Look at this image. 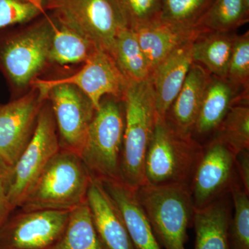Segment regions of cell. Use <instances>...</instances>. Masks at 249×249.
Listing matches in <instances>:
<instances>
[{
	"instance_id": "1",
	"label": "cell",
	"mask_w": 249,
	"mask_h": 249,
	"mask_svg": "<svg viewBox=\"0 0 249 249\" xmlns=\"http://www.w3.org/2000/svg\"><path fill=\"white\" fill-rule=\"evenodd\" d=\"M91 179L78 154L60 149L17 209L71 211L87 200Z\"/></svg>"
},
{
	"instance_id": "2",
	"label": "cell",
	"mask_w": 249,
	"mask_h": 249,
	"mask_svg": "<svg viewBox=\"0 0 249 249\" xmlns=\"http://www.w3.org/2000/svg\"><path fill=\"white\" fill-rule=\"evenodd\" d=\"M124 127L121 178L134 189L145 184L144 165L156 121L155 93L150 79L129 81L124 98Z\"/></svg>"
},
{
	"instance_id": "3",
	"label": "cell",
	"mask_w": 249,
	"mask_h": 249,
	"mask_svg": "<svg viewBox=\"0 0 249 249\" xmlns=\"http://www.w3.org/2000/svg\"><path fill=\"white\" fill-rule=\"evenodd\" d=\"M124 127V102L105 96L95 112L80 157L91 178L121 181Z\"/></svg>"
},
{
	"instance_id": "4",
	"label": "cell",
	"mask_w": 249,
	"mask_h": 249,
	"mask_svg": "<svg viewBox=\"0 0 249 249\" xmlns=\"http://www.w3.org/2000/svg\"><path fill=\"white\" fill-rule=\"evenodd\" d=\"M136 192L160 245L165 249H185L195 209L189 186L145 183Z\"/></svg>"
},
{
	"instance_id": "5",
	"label": "cell",
	"mask_w": 249,
	"mask_h": 249,
	"mask_svg": "<svg viewBox=\"0 0 249 249\" xmlns=\"http://www.w3.org/2000/svg\"><path fill=\"white\" fill-rule=\"evenodd\" d=\"M202 148L195 139L179 135L165 119L157 116L145 155V183L189 186Z\"/></svg>"
},
{
	"instance_id": "6",
	"label": "cell",
	"mask_w": 249,
	"mask_h": 249,
	"mask_svg": "<svg viewBox=\"0 0 249 249\" xmlns=\"http://www.w3.org/2000/svg\"><path fill=\"white\" fill-rule=\"evenodd\" d=\"M54 24L53 18H45L24 31L0 37V71L13 89L31 86L48 65Z\"/></svg>"
},
{
	"instance_id": "7",
	"label": "cell",
	"mask_w": 249,
	"mask_h": 249,
	"mask_svg": "<svg viewBox=\"0 0 249 249\" xmlns=\"http://www.w3.org/2000/svg\"><path fill=\"white\" fill-rule=\"evenodd\" d=\"M60 149L55 118L47 99L41 107L32 138L5 177L6 194L14 210L20 206L46 165Z\"/></svg>"
},
{
	"instance_id": "8",
	"label": "cell",
	"mask_w": 249,
	"mask_h": 249,
	"mask_svg": "<svg viewBox=\"0 0 249 249\" xmlns=\"http://www.w3.org/2000/svg\"><path fill=\"white\" fill-rule=\"evenodd\" d=\"M53 18L110 53L118 32L124 28L113 0H42Z\"/></svg>"
},
{
	"instance_id": "9",
	"label": "cell",
	"mask_w": 249,
	"mask_h": 249,
	"mask_svg": "<svg viewBox=\"0 0 249 249\" xmlns=\"http://www.w3.org/2000/svg\"><path fill=\"white\" fill-rule=\"evenodd\" d=\"M129 83L110 54L98 48L85 62L84 66L72 76L50 80L36 78L31 86L37 88L42 97L47 99V93L52 87L59 84L74 85L89 98L97 110L105 96L124 101Z\"/></svg>"
},
{
	"instance_id": "10",
	"label": "cell",
	"mask_w": 249,
	"mask_h": 249,
	"mask_svg": "<svg viewBox=\"0 0 249 249\" xmlns=\"http://www.w3.org/2000/svg\"><path fill=\"white\" fill-rule=\"evenodd\" d=\"M203 145L189 188L195 209H201L230 193L238 178L235 155L222 142L212 137Z\"/></svg>"
},
{
	"instance_id": "11",
	"label": "cell",
	"mask_w": 249,
	"mask_h": 249,
	"mask_svg": "<svg viewBox=\"0 0 249 249\" xmlns=\"http://www.w3.org/2000/svg\"><path fill=\"white\" fill-rule=\"evenodd\" d=\"M70 214L53 210L13 212L0 229V249H50L65 231Z\"/></svg>"
},
{
	"instance_id": "12",
	"label": "cell",
	"mask_w": 249,
	"mask_h": 249,
	"mask_svg": "<svg viewBox=\"0 0 249 249\" xmlns=\"http://www.w3.org/2000/svg\"><path fill=\"white\" fill-rule=\"evenodd\" d=\"M47 100L55 118L60 149L80 155L96 108L81 90L70 84L52 87Z\"/></svg>"
},
{
	"instance_id": "13",
	"label": "cell",
	"mask_w": 249,
	"mask_h": 249,
	"mask_svg": "<svg viewBox=\"0 0 249 249\" xmlns=\"http://www.w3.org/2000/svg\"><path fill=\"white\" fill-rule=\"evenodd\" d=\"M27 94L0 104V158L11 170L30 142L44 102L31 87Z\"/></svg>"
},
{
	"instance_id": "14",
	"label": "cell",
	"mask_w": 249,
	"mask_h": 249,
	"mask_svg": "<svg viewBox=\"0 0 249 249\" xmlns=\"http://www.w3.org/2000/svg\"><path fill=\"white\" fill-rule=\"evenodd\" d=\"M246 100H249V90L237 88L227 78L211 76L192 135L193 139L204 145L212 138L231 107Z\"/></svg>"
},
{
	"instance_id": "15",
	"label": "cell",
	"mask_w": 249,
	"mask_h": 249,
	"mask_svg": "<svg viewBox=\"0 0 249 249\" xmlns=\"http://www.w3.org/2000/svg\"><path fill=\"white\" fill-rule=\"evenodd\" d=\"M211 76L206 69L193 62L182 88L165 115L167 124L183 137L191 138L193 135Z\"/></svg>"
},
{
	"instance_id": "16",
	"label": "cell",
	"mask_w": 249,
	"mask_h": 249,
	"mask_svg": "<svg viewBox=\"0 0 249 249\" xmlns=\"http://www.w3.org/2000/svg\"><path fill=\"white\" fill-rule=\"evenodd\" d=\"M87 202L105 249H134L119 210L97 180L91 179Z\"/></svg>"
},
{
	"instance_id": "17",
	"label": "cell",
	"mask_w": 249,
	"mask_h": 249,
	"mask_svg": "<svg viewBox=\"0 0 249 249\" xmlns=\"http://www.w3.org/2000/svg\"><path fill=\"white\" fill-rule=\"evenodd\" d=\"M193 41L175 49L152 71L150 79L155 93L158 117L165 119L172 103L182 88L193 63Z\"/></svg>"
},
{
	"instance_id": "18",
	"label": "cell",
	"mask_w": 249,
	"mask_h": 249,
	"mask_svg": "<svg viewBox=\"0 0 249 249\" xmlns=\"http://www.w3.org/2000/svg\"><path fill=\"white\" fill-rule=\"evenodd\" d=\"M99 182L119 210L134 249H161L136 189L121 181Z\"/></svg>"
},
{
	"instance_id": "19",
	"label": "cell",
	"mask_w": 249,
	"mask_h": 249,
	"mask_svg": "<svg viewBox=\"0 0 249 249\" xmlns=\"http://www.w3.org/2000/svg\"><path fill=\"white\" fill-rule=\"evenodd\" d=\"M231 197L226 195L201 208L194 209L195 249H230L229 229L231 217Z\"/></svg>"
},
{
	"instance_id": "20",
	"label": "cell",
	"mask_w": 249,
	"mask_h": 249,
	"mask_svg": "<svg viewBox=\"0 0 249 249\" xmlns=\"http://www.w3.org/2000/svg\"><path fill=\"white\" fill-rule=\"evenodd\" d=\"M202 31L182 29L159 21L134 32L152 74L156 67L175 49L195 40Z\"/></svg>"
},
{
	"instance_id": "21",
	"label": "cell",
	"mask_w": 249,
	"mask_h": 249,
	"mask_svg": "<svg viewBox=\"0 0 249 249\" xmlns=\"http://www.w3.org/2000/svg\"><path fill=\"white\" fill-rule=\"evenodd\" d=\"M236 36L234 31H202L193 42V62L212 76L227 78Z\"/></svg>"
},
{
	"instance_id": "22",
	"label": "cell",
	"mask_w": 249,
	"mask_h": 249,
	"mask_svg": "<svg viewBox=\"0 0 249 249\" xmlns=\"http://www.w3.org/2000/svg\"><path fill=\"white\" fill-rule=\"evenodd\" d=\"M116 66L129 81L150 79L151 71L133 30L123 28L118 32L111 49Z\"/></svg>"
},
{
	"instance_id": "23",
	"label": "cell",
	"mask_w": 249,
	"mask_h": 249,
	"mask_svg": "<svg viewBox=\"0 0 249 249\" xmlns=\"http://www.w3.org/2000/svg\"><path fill=\"white\" fill-rule=\"evenodd\" d=\"M54 22L49 64L65 65L85 63L98 48L84 36L60 24L55 19Z\"/></svg>"
},
{
	"instance_id": "24",
	"label": "cell",
	"mask_w": 249,
	"mask_h": 249,
	"mask_svg": "<svg viewBox=\"0 0 249 249\" xmlns=\"http://www.w3.org/2000/svg\"><path fill=\"white\" fill-rule=\"evenodd\" d=\"M49 249H105L93 225L87 200L70 211L65 231Z\"/></svg>"
},
{
	"instance_id": "25",
	"label": "cell",
	"mask_w": 249,
	"mask_h": 249,
	"mask_svg": "<svg viewBox=\"0 0 249 249\" xmlns=\"http://www.w3.org/2000/svg\"><path fill=\"white\" fill-rule=\"evenodd\" d=\"M249 20V0H214L198 23L203 31L232 32Z\"/></svg>"
},
{
	"instance_id": "26",
	"label": "cell",
	"mask_w": 249,
	"mask_h": 249,
	"mask_svg": "<svg viewBox=\"0 0 249 249\" xmlns=\"http://www.w3.org/2000/svg\"><path fill=\"white\" fill-rule=\"evenodd\" d=\"M213 137L225 144L235 155L249 149V100L231 107Z\"/></svg>"
},
{
	"instance_id": "27",
	"label": "cell",
	"mask_w": 249,
	"mask_h": 249,
	"mask_svg": "<svg viewBox=\"0 0 249 249\" xmlns=\"http://www.w3.org/2000/svg\"><path fill=\"white\" fill-rule=\"evenodd\" d=\"M214 0H162L160 21L178 28L199 29L198 23Z\"/></svg>"
},
{
	"instance_id": "28",
	"label": "cell",
	"mask_w": 249,
	"mask_h": 249,
	"mask_svg": "<svg viewBox=\"0 0 249 249\" xmlns=\"http://www.w3.org/2000/svg\"><path fill=\"white\" fill-rule=\"evenodd\" d=\"M230 194L234 209L229 229L230 249H249V195L239 178L232 183Z\"/></svg>"
},
{
	"instance_id": "29",
	"label": "cell",
	"mask_w": 249,
	"mask_h": 249,
	"mask_svg": "<svg viewBox=\"0 0 249 249\" xmlns=\"http://www.w3.org/2000/svg\"><path fill=\"white\" fill-rule=\"evenodd\" d=\"M124 28L136 31L160 21L162 0H113Z\"/></svg>"
},
{
	"instance_id": "30",
	"label": "cell",
	"mask_w": 249,
	"mask_h": 249,
	"mask_svg": "<svg viewBox=\"0 0 249 249\" xmlns=\"http://www.w3.org/2000/svg\"><path fill=\"white\" fill-rule=\"evenodd\" d=\"M227 78L237 88L249 90V31L236 36L228 67Z\"/></svg>"
},
{
	"instance_id": "31",
	"label": "cell",
	"mask_w": 249,
	"mask_h": 249,
	"mask_svg": "<svg viewBox=\"0 0 249 249\" xmlns=\"http://www.w3.org/2000/svg\"><path fill=\"white\" fill-rule=\"evenodd\" d=\"M45 12L24 0H0V29L29 22Z\"/></svg>"
},
{
	"instance_id": "32",
	"label": "cell",
	"mask_w": 249,
	"mask_h": 249,
	"mask_svg": "<svg viewBox=\"0 0 249 249\" xmlns=\"http://www.w3.org/2000/svg\"><path fill=\"white\" fill-rule=\"evenodd\" d=\"M235 169L244 191L249 195V149L235 155Z\"/></svg>"
},
{
	"instance_id": "33",
	"label": "cell",
	"mask_w": 249,
	"mask_h": 249,
	"mask_svg": "<svg viewBox=\"0 0 249 249\" xmlns=\"http://www.w3.org/2000/svg\"><path fill=\"white\" fill-rule=\"evenodd\" d=\"M15 210L13 209L6 194L5 178H0V229Z\"/></svg>"
},
{
	"instance_id": "34",
	"label": "cell",
	"mask_w": 249,
	"mask_h": 249,
	"mask_svg": "<svg viewBox=\"0 0 249 249\" xmlns=\"http://www.w3.org/2000/svg\"><path fill=\"white\" fill-rule=\"evenodd\" d=\"M10 168L0 158V178H5L8 173H9Z\"/></svg>"
},
{
	"instance_id": "35",
	"label": "cell",
	"mask_w": 249,
	"mask_h": 249,
	"mask_svg": "<svg viewBox=\"0 0 249 249\" xmlns=\"http://www.w3.org/2000/svg\"><path fill=\"white\" fill-rule=\"evenodd\" d=\"M24 1L32 3V4H35L36 6L40 7V9L44 10L43 6H42V0H24ZM44 11H45V10H44Z\"/></svg>"
}]
</instances>
